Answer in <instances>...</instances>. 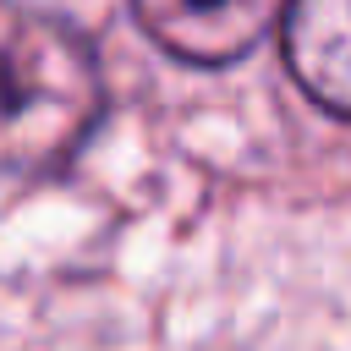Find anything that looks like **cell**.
<instances>
[{
	"instance_id": "2",
	"label": "cell",
	"mask_w": 351,
	"mask_h": 351,
	"mask_svg": "<svg viewBox=\"0 0 351 351\" xmlns=\"http://www.w3.org/2000/svg\"><path fill=\"white\" fill-rule=\"evenodd\" d=\"M291 0H132L143 33L192 66H225L241 60Z\"/></svg>"
},
{
	"instance_id": "1",
	"label": "cell",
	"mask_w": 351,
	"mask_h": 351,
	"mask_svg": "<svg viewBox=\"0 0 351 351\" xmlns=\"http://www.w3.org/2000/svg\"><path fill=\"white\" fill-rule=\"evenodd\" d=\"M104 82L93 49L55 16L0 0V170L44 176L99 126Z\"/></svg>"
},
{
	"instance_id": "3",
	"label": "cell",
	"mask_w": 351,
	"mask_h": 351,
	"mask_svg": "<svg viewBox=\"0 0 351 351\" xmlns=\"http://www.w3.org/2000/svg\"><path fill=\"white\" fill-rule=\"evenodd\" d=\"M285 66L313 104L351 121V0H291Z\"/></svg>"
}]
</instances>
